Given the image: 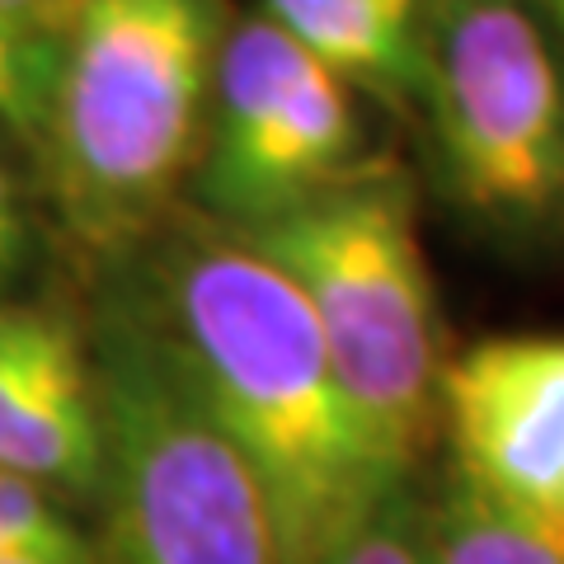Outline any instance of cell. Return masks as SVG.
Instances as JSON below:
<instances>
[{
  "instance_id": "3",
  "label": "cell",
  "mask_w": 564,
  "mask_h": 564,
  "mask_svg": "<svg viewBox=\"0 0 564 564\" xmlns=\"http://www.w3.org/2000/svg\"><path fill=\"white\" fill-rule=\"evenodd\" d=\"M90 358L109 564H282L254 470L212 419L141 288L104 302Z\"/></svg>"
},
{
  "instance_id": "7",
  "label": "cell",
  "mask_w": 564,
  "mask_h": 564,
  "mask_svg": "<svg viewBox=\"0 0 564 564\" xmlns=\"http://www.w3.org/2000/svg\"><path fill=\"white\" fill-rule=\"evenodd\" d=\"M437 433L475 485L564 518V334H499L447 358Z\"/></svg>"
},
{
  "instance_id": "12",
  "label": "cell",
  "mask_w": 564,
  "mask_h": 564,
  "mask_svg": "<svg viewBox=\"0 0 564 564\" xmlns=\"http://www.w3.org/2000/svg\"><path fill=\"white\" fill-rule=\"evenodd\" d=\"M306 564H429V536H423V494L400 485L381 499L348 536H339Z\"/></svg>"
},
{
  "instance_id": "11",
  "label": "cell",
  "mask_w": 564,
  "mask_h": 564,
  "mask_svg": "<svg viewBox=\"0 0 564 564\" xmlns=\"http://www.w3.org/2000/svg\"><path fill=\"white\" fill-rule=\"evenodd\" d=\"M62 43L0 14V122L20 137H39L57 80Z\"/></svg>"
},
{
  "instance_id": "9",
  "label": "cell",
  "mask_w": 564,
  "mask_h": 564,
  "mask_svg": "<svg viewBox=\"0 0 564 564\" xmlns=\"http://www.w3.org/2000/svg\"><path fill=\"white\" fill-rule=\"evenodd\" d=\"M429 0H263V14L352 90L391 104L419 95Z\"/></svg>"
},
{
  "instance_id": "13",
  "label": "cell",
  "mask_w": 564,
  "mask_h": 564,
  "mask_svg": "<svg viewBox=\"0 0 564 564\" xmlns=\"http://www.w3.org/2000/svg\"><path fill=\"white\" fill-rule=\"evenodd\" d=\"M0 551H43V555H90L76 518L39 480L0 470Z\"/></svg>"
},
{
  "instance_id": "15",
  "label": "cell",
  "mask_w": 564,
  "mask_h": 564,
  "mask_svg": "<svg viewBox=\"0 0 564 564\" xmlns=\"http://www.w3.org/2000/svg\"><path fill=\"white\" fill-rule=\"evenodd\" d=\"M85 10V0H0V14L14 24H24L43 39H66V29L76 24V14Z\"/></svg>"
},
{
  "instance_id": "1",
  "label": "cell",
  "mask_w": 564,
  "mask_h": 564,
  "mask_svg": "<svg viewBox=\"0 0 564 564\" xmlns=\"http://www.w3.org/2000/svg\"><path fill=\"white\" fill-rule=\"evenodd\" d=\"M137 288L254 470L282 564L329 551L410 485L344 391L306 296L245 236L217 221L174 231Z\"/></svg>"
},
{
  "instance_id": "10",
  "label": "cell",
  "mask_w": 564,
  "mask_h": 564,
  "mask_svg": "<svg viewBox=\"0 0 564 564\" xmlns=\"http://www.w3.org/2000/svg\"><path fill=\"white\" fill-rule=\"evenodd\" d=\"M429 564H564V518L522 508L447 466L423 494Z\"/></svg>"
},
{
  "instance_id": "14",
  "label": "cell",
  "mask_w": 564,
  "mask_h": 564,
  "mask_svg": "<svg viewBox=\"0 0 564 564\" xmlns=\"http://www.w3.org/2000/svg\"><path fill=\"white\" fill-rule=\"evenodd\" d=\"M24 259H29V212L6 155H0V288L24 269Z\"/></svg>"
},
{
  "instance_id": "2",
  "label": "cell",
  "mask_w": 564,
  "mask_h": 564,
  "mask_svg": "<svg viewBox=\"0 0 564 564\" xmlns=\"http://www.w3.org/2000/svg\"><path fill=\"white\" fill-rule=\"evenodd\" d=\"M226 29L221 0H85L66 29L39 141L52 203L90 254L151 240L198 174Z\"/></svg>"
},
{
  "instance_id": "8",
  "label": "cell",
  "mask_w": 564,
  "mask_h": 564,
  "mask_svg": "<svg viewBox=\"0 0 564 564\" xmlns=\"http://www.w3.org/2000/svg\"><path fill=\"white\" fill-rule=\"evenodd\" d=\"M0 470L99 494L104 429L90 339L47 306L0 302Z\"/></svg>"
},
{
  "instance_id": "5",
  "label": "cell",
  "mask_w": 564,
  "mask_h": 564,
  "mask_svg": "<svg viewBox=\"0 0 564 564\" xmlns=\"http://www.w3.org/2000/svg\"><path fill=\"white\" fill-rule=\"evenodd\" d=\"M419 99L456 207L536 226L564 203V70L527 0H429Z\"/></svg>"
},
{
  "instance_id": "6",
  "label": "cell",
  "mask_w": 564,
  "mask_h": 564,
  "mask_svg": "<svg viewBox=\"0 0 564 564\" xmlns=\"http://www.w3.org/2000/svg\"><path fill=\"white\" fill-rule=\"evenodd\" d=\"M352 95L263 10L226 29L193 174L207 217L250 231L358 174L362 118Z\"/></svg>"
},
{
  "instance_id": "16",
  "label": "cell",
  "mask_w": 564,
  "mask_h": 564,
  "mask_svg": "<svg viewBox=\"0 0 564 564\" xmlns=\"http://www.w3.org/2000/svg\"><path fill=\"white\" fill-rule=\"evenodd\" d=\"M0 564H90V555H43V551H0Z\"/></svg>"
},
{
  "instance_id": "17",
  "label": "cell",
  "mask_w": 564,
  "mask_h": 564,
  "mask_svg": "<svg viewBox=\"0 0 564 564\" xmlns=\"http://www.w3.org/2000/svg\"><path fill=\"white\" fill-rule=\"evenodd\" d=\"M532 14L541 20L545 33H555V39L564 43V0H532Z\"/></svg>"
},
{
  "instance_id": "4",
  "label": "cell",
  "mask_w": 564,
  "mask_h": 564,
  "mask_svg": "<svg viewBox=\"0 0 564 564\" xmlns=\"http://www.w3.org/2000/svg\"><path fill=\"white\" fill-rule=\"evenodd\" d=\"M236 236L296 282L377 447L414 480L437 433L447 367L437 288L414 226V188L400 174L358 170Z\"/></svg>"
}]
</instances>
